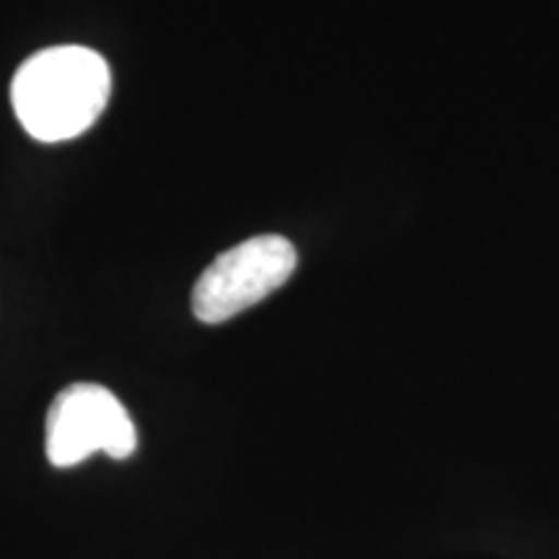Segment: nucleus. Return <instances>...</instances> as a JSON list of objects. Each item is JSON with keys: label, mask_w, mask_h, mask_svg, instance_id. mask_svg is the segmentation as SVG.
Returning a JSON list of instances; mask_svg holds the SVG:
<instances>
[{"label": "nucleus", "mask_w": 559, "mask_h": 559, "mask_svg": "<svg viewBox=\"0 0 559 559\" xmlns=\"http://www.w3.org/2000/svg\"><path fill=\"white\" fill-rule=\"evenodd\" d=\"M135 449V423L107 386L73 383L52 400L45 425V451L55 469L79 466L94 453L128 459Z\"/></svg>", "instance_id": "3"}, {"label": "nucleus", "mask_w": 559, "mask_h": 559, "mask_svg": "<svg viewBox=\"0 0 559 559\" xmlns=\"http://www.w3.org/2000/svg\"><path fill=\"white\" fill-rule=\"evenodd\" d=\"M111 73L99 52L60 45L21 62L11 83V104L34 140L62 143L94 128L107 109Z\"/></svg>", "instance_id": "1"}, {"label": "nucleus", "mask_w": 559, "mask_h": 559, "mask_svg": "<svg viewBox=\"0 0 559 559\" xmlns=\"http://www.w3.org/2000/svg\"><path fill=\"white\" fill-rule=\"evenodd\" d=\"M298 251L285 236L264 234L223 251L192 288V311L202 324L239 317L288 283Z\"/></svg>", "instance_id": "2"}]
</instances>
